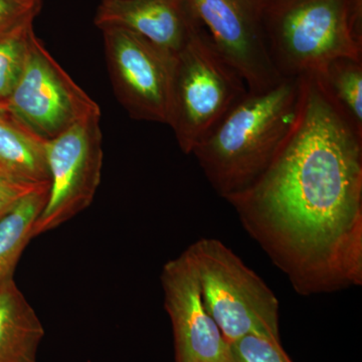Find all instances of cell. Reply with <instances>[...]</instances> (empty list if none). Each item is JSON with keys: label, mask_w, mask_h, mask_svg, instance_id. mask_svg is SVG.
<instances>
[{"label": "cell", "mask_w": 362, "mask_h": 362, "mask_svg": "<svg viewBox=\"0 0 362 362\" xmlns=\"http://www.w3.org/2000/svg\"><path fill=\"white\" fill-rule=\"evenodd\" d=\"M296 122L270 165L226 197L247 233L299 294L362 283V138L313 74Z\"/></svg>", "instance_id": "6da1fadb"}, {"label": "cell", "mask_w": 362, "mask_h": 362, "mask_svg": "<svg viewBox=\"0 0 362 362\" xmlns=\"http://www.w3.org/2000/svg\"><path fill=\"white\" fill-rule=\"evenodd\" d=\"M301 92V77L247 90L195 147L192 154L221 197L246 189L270 165L296 122Z\"/></svg>", "instance_id": "7a4b0ae2"}, {"label": "cell", "mask_w": 362, "mask_h": 362, "mask_svg": "<svg viewBox=\"0 0 362 362\" xmlns=\"http://www.w3.org/2000/svg\"><path fill=\"white\" fill-rule=\"evenodd\" d=\"M263 23L282 78L315 74L338 58L362 59V0H265Z\"/></svg>", "instance_id": "3957f363"}, {"label": "cell", "mask_w": 362, "mask_h": 362, "mask_svg": "<svg viewBox=\"0 0 362 362\" xmlns=\"http://www.w3.org/2000/svg\"><path fill=\"white\" fill-rule=\"evenodd\" d=\"M247 90L204 26H197L173 59L168 125L181 151L192 154Z\"/></svg>", "instance_id": "277c9868"}, {"label": "cell", "mask_w": 362, "mask_h": 362, "mask_svg": "<svg viewBox=\"0 0 362 362\" xmlns=\"http://www.w3.org/2000/svg\"><path fill=\"white\" fill-rule=\"evenodd\" d=\"M207 313L228 343L245 335L280 341L279 301L263 280L223 243L204 238L185 250Z\"/></svg>", "instance_id": "5b68a950"}, {"label": "cell", "mask_w": 362, "mask_h": 362, "mask_svg": "<svg viewBox=\"0 0 362 362\" xmlns=\"http://www.w3.org/2000/svg\"><path fill=\"white\" fill-rule=\"evenodd\" d=\"M4 111L45 140L101 109L33 35L25 68Z\"/></svg>", "instance_id": "8992f818"}, {"label": "cell", "mask_w": 362, "mask_h": 362, "mask_svg": "<svg viewBox=\"0 0 362 362\" xmlns=\"http://www.w3.org/2000/svg\"><path fill=\"white\" fill-rule=\"evenodd\" d=\"M100 118L87 117L47 140L49 197L33 226V237L59 228L92 204L103 166Z\"/></svg>", "instance_id": "52a82bcc"}, {"label": "cell", "mask_w": 362, "mask_h": 362, "mask_svg": "<svg viewBox=\"0 0 362 362\" xmlns=\"http://www.w3.org/2000/svg\"><path fill=\"white\" fill-rule=\"evenodd\" d=\"M101 30L118 101L135 120L168 124L175 56L125 28Z\"/></svg>", "instance_id": "ba28073f"}, {"label": "cell", "mask_w": 362, "mask_h": 362, "mask_svg": "<svg viewBox=\"0 0 362 362\" xmlns=\"http://www.w3.org/2000/svg\"><path fill=\"white\" fill-rule=\"evenodd\" d=\"M197 20L223 58L240 74L247 90L277 85L279 75L264 32L265 0H187Z\"/></svg>", "instance_id": "9c48e42d"}, {"label": "cell", "mask_w": 362, "mask_h": 362, "mask_svg": "<svg viewBox=\"0 0 362 362\" xmlns=\"http://www.w3.org/2000/svg\"><path fill=\"white\" fill-rule=\"evenodd\" d=\"M164 306L175 337V362H233L230 343L207 313L187 252L163 266Z\"/></svg>", "instance_id": "30bf717a"}, {"label": "cell", "mask_w": 362, "mask_h": 362, "mask_svg": "<svg viewBox=\"0 0 362 362\" xmlns=\"http://www.w3.org/2000/svg\"><path fill=\"white\" fill-rule=\"evenodd\" d=\"M95 25L125 28L175 56L201 23L187 0H102Z\"/></svg>", "instance_id": "8fae6325"}, {"label": "cell", "mask_w": 362, "mask_h": 362, "mask_svg": "<svg viewBox=\"0 0 362 362\" xmlns=\"http://www.w3.org/2000/svg\"><path fill=\"white\" fill-rule=\"evenodd\" d=\"M44 326L14 283L0 285V362H39Z\"/></svg>", "instance_id": "7c38bea8"}, {"label": "cell", "mask_w": 362, "mask_h": 362, "mask_svg": "<svg viewBox=\"0 0 362 362\" xmlns=\"http://www.w3.org/2000/svg\"><path fill=\"white\" fill-rule=\"evenodd\" d=\"M47 140L0 112V170L26 185L49 183Z\"/></svg>", "instance_id": "4fadbf2b"}, {"label": "cell", "mask_w": 362, "mask_h": 362, "mask_svg": "<svg viewBox=\"0 0 362 362\" xmlns=\"http://www.w3.org/2000/svg\"><path fill=\"white\" fill-rule=\"evenodd\" d=\"M49 190V183L37 188L0 218V285L13 279L21 255L33 238V226L47 204Z\"/></svg>", "instance_id": "5bb4252c"}, {"label": "cell", "mask_w": 362, "mask_h": 362, "mask_svg": "<svg viewBox=\"0 0 362 362\" xmlns=\"http://www.w3.org/2000/svg\"><path fill=\"white\" fill-rule=\"evenodd\" d=\"M313 75L338 113L362 138V59H335Z\"/></svg>", "instance_id": "9a60e30c"}, {"label": "cell", "mask_w": 362, "mask_h": 362, "mask_svg": "<svg viewBox=\"0 0 362 362\" xmlns=\"http://www.w3.org/2000/svg\"><path fill=\"white\" fill-rule=\"evenodd\" d=\"M33 35V21L0 37V104L8 99L20 80Z\"/></svg>", "instance_id": "2e32d148"}, {"label": "cell", "mask_w": 362, "mask_h": 362, "mask_svg": "<svg viewBox=\"0 0 362 362\" xmlns=\"http://www.w3.org/2000/svg\"><path fill=\"white\" fill-rule=\"evenodd\" d=\"M230 347L233 362H293L280 341L259 335H245Z\"/></svg>", "instance_id": "e0dca14e"}, {"label": "cell", "mask_w": 362, "mask_h": 362, "mask_svg": "<svg viewBox=\"0 0 362 362\" xmlns=\"http://www.w3.org/2000/svg\"><path fill=\"white\" fill-rule=\"evenodd\" d=\"M40 187L42 185L21 182L0 170V218L11 213L20 204L21 199Z\"/></svg>", "instance_id": "ac0fdd59"}, {"label": "cell", "mask_w": 362, "mask_h": 362, "mask_svg": "<svg viewBox=\"0 0 362 362\" xmlns=\"http://www.w3.org/2000/svg\"><path fill=\"white\" fill-rule=\"evenodd\" d=\"M37 13L20 0H0V37L35 21Z\"/></svg>", "instance_id": "d6986e66"}, {"label": "cell", "mask_w": 362, "mask_h": 362, "mask_svg": "<svg viewBox=\"0 0 362 362\" xmlns=\"http://www.w3.org/2000/svg\"><path fill=\"white\" fill-rule=\"evenodd\" d=\"M20 1L40 13V7H42V0H20Z\"/></svg>", "instance_id": "ffe728a7"}, {"label": "cell", "mask_w": 362, "mask_h": 362, "mask_svg": "<svg viewBox=\"0 0 362 362\" xmlns=\"http://www.w3.org/2000/svg\"><path fill=\"white\" fill-rule=\"evenodd\" d=\"M4 105L0 104V112H4Z\"/></svg>", "instance_id": "44dd1931"}]
</instances>
